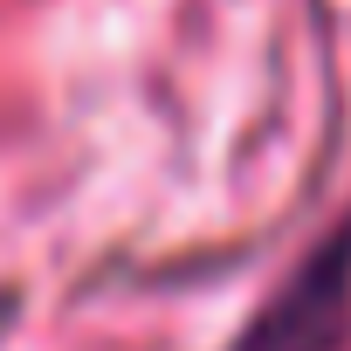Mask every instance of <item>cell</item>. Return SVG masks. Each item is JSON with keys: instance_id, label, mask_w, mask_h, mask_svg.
Instances as JSON below:
<instances>
[{"instance_id": "cell-1", "label": "cell", "mask_w": 351, "mask_h": 351, "mask_svg": "<svg viewBox=\"0 0 351 351\" xmlns=\"http://www.w3.org/2000/svg\"><path fill=\"white\" fill-rule=\"evenodd\" d=\"M344 337H351V221L282 276V289L248 317L234 351H344Z\"/></svg>"}]
</instances>
